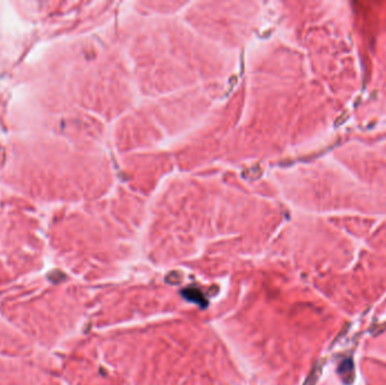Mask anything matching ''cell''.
I'll return each mask as SVG.
<instances>
[{"label": "cell", "instance_id": "cell-2", "mask_svg": "<svg viewBox=\"0 0 386 385\" xmlns=\"http://www.w3.org/2000/svg\"><path fill=\"white\" fill-rule=\"evenodd\" d=\"M318 374L319 373L318 372V367H315L313 369V372L311 373V375L308 376V379L306 380V382H305L304 385H314L318 379Z\"/></svg>", "mask_w": 386, "mask_h": 385}, {"label": "cell", "instance_id": "cell-1", "mask_svg": "<svg viewBox=\"0 0 386 385\" xmlns=\"http://www.w3.org/2000/svg\"><path fill=\"white\" fill-rule=\"evenodd\" d=\"M183 296L185 297L187 300L193 302L196 304H199L201 307L207 306V299L204 298V296L202 295V293L197 288H186L185 291H183Z\"/></svg>", "mask_w": 386, "mask_h": 385}]
</instances>
